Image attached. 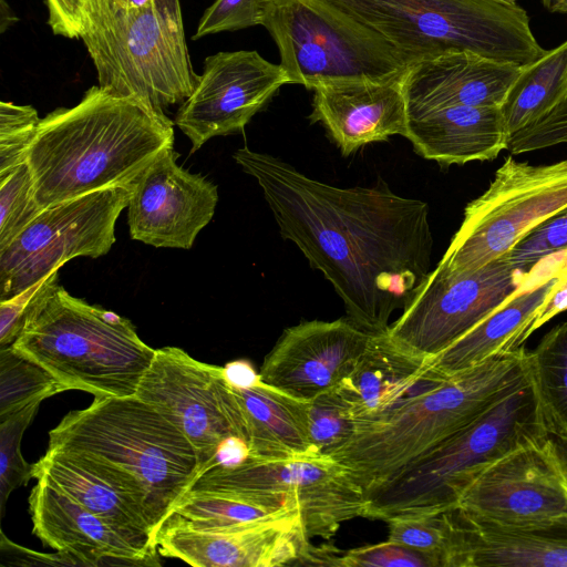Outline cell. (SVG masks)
I'll list each match as a JSON object with an SVG mask.
<instances>
[{
    "mask_svg": "<svg viewBox=\"0 0 567 567\" xmlns=\"http://www.w3.org/2000/svg\"><path fill=\"white\" fill-rule=\"evenodd\" d=\"M40 402L27 405L0 419V508L1 515L10 494L34 477V466L21 453L24 431L34 419Z\"/></svg>",
    "mask_w": 567,
    "mask_h": 567,
    "instance_id": "obj_35",
    "label": "cell"
},
{
    "mask_svg": "<svg viewBox=\"0 0 567 567\" xmlns=\"http://www.w3.org/2000/svg\"><path fill=\"white\" fill-rule=\"evenodd\" d=\"M543 6L554 13H567V0H542Z\"/></svg>",
    "mask_w": 567,
    "mask_h": 567,
    "instance_id": "obj_49",
    "label": "cell"
},
{
    "mask_svg": "<svg viewBox=\"0 0 567 567\" xmlns=\"http://www.w3.org/2000/svg\"><path fill=\"white\" fill-rule=\"evenodd\" d=\"M48 447L89 454L133 476L147 496L155 534L202 472L189 440L136 395L94 396L49 432Z\"/></svg>",
    "mask_w": 567,
    "mask_h": 567,
    "instance_id": "obj_5",
    "label": "cell"
},
{
    "mask_svg": "<svg viewBox=\"0 0 567 567\" xmlns=\"http://www.w3.org/2000/svg\"><path fill=\"white\" fill-rule=\"evenodd\" d=\"M565 310H567V270L558 277L544 303L539 307L525 338L527 339L534 331Z\"/></svg>",
    "mask_w": 567,
    "mask_h": 567,
    "instance_id": "obj_44",
    "label": "cell"
},
{
    "mask_svg": "<svg viewBox=\"0 0 567 567\" xmlns=\"http://www.w3.org/2000/svg\"><path fill=\"white\" fill-rule=\"evenodd\" d=\"M556 278L522 288L473 329L431 360L433 368L451 377L473 368L493 355L522 347L539 307Z\"/></svg>",
    "mask_w": 567,
    "mask_h": 567,
    "instance_id": "obj_28",
    "label": "cell"
},
{
    "mask_svg": "<svg viewBox=\"0 0 567 567\" xmlns=\"http://www.w3.org/2000/svg\"><path fill=\"white\" fill-rule=\"evenodd\" d=\"M43 280L9 299L0 300V348L11 347L19 337Z\"/></svg>",
    "mask_w": 567,
    "mask_h": 567,
    "instance_id": "obj_41",
    "label": "cell"
},
{
    "mask_svg": "<svg viewBox=\"0 0 567 567\" xmlns=\"http://www.w3.org/2000/svg\"><path fill=\"white\" fill-rule=\"evenodd\" d=\"M172 422L196 450L203 473L220 444L245 440L240 409L224 367L192 358L177 347L155 350L135 394Z\"/></svg>",
    "mask_w": 567,
    "mask_h": 567,
    "instance_id": "obj_14",
    "label": "cell"
},
{
    "mask_svg": "<svg viewBox=\"0 0 567 567\" xmlns=\"http://www.w3.org/2000/svg\"><path fill=\"white\" fill-rule=\"evenodd\" d=\"M567 208V159L533 165L508 156L488 188L467 204L439 267L478 269L504 257L543 221Z\"/></svg>",
    "mask_w": 567,
    "mask_h": 567,
    "instance_id": "obj_10",
    "label": "cell"
},
{
    "mask_svg": "<svg viewBox=\"0 0 567 567\" xmlns=\"http://www.w3.org/2000/svg\"><path fill=\"white\" fill-rule=\"evenodd\" d=\"M456 511L465 530V567H567V515L506 525Z\"/></svg>",
    "mask_w": 567,
    "mask_h": 567,
    "instance_id": "obj_26",
    "label": "cell"
},
{
    "mask_svg": "<svg viewBox=\"0 0 567 567\" xmlns=\"http://www.w3.org/2000/svg\"><path fill=\"white\" fill-rule=\"evenodd\" d=\"M224 372L230 385L239 389L251 388L257 384L261 378L248 360H235L224 367Z\"/></svg>",
    "mask_w": 567,
    "mask_h": 567,
    "instance_id": "obj_45",
    "label": "cell"
},
{
    "mask_svg": "<svg viewBox=\"0 0 567 567\" xmlns=\"http://www.w3.org/2000/svg\"><path fill=\"white\" fill-rule=\"evenodd\" d=\"M58 271L44 278L11 347L68 390L135 395L155 349L142 341L128 319L71 296L58 285Z\"/></svg>",
    "mask_w": 567,
    "mask_h": 567,
    "instance_id": "obj_4",
    "label": "cell"
},
{
    "mask_svg": "<svg viewBox=\"0 0 567 567\" xmlns=\"http://www.w3.org/2000/svg\"><path fill=\"white\" fill-rule=\"evenodd\" d=\"M528 362L548 433L567 437V322L544 336Z\"/></svg>",
    "mask_w": 567,
    "mask_h": 567,
    "instance_id": "obj_32",
    "label": "cell"
},
{
    "mask_svg": "<svg viewBox=\"0 0 567 567\" xmlns=\"http://www.w3.org/2000/svg\"><path fill=\"white\" fill-rule=\"evenodd\" d=\"M188 492L282 497L299 511L309 539H330L342 523L365 517L368 507L362 487L341 464L324 455L281 461L248 457L235 466L213 464Z\"/></svg>",
    "mask_w": 567,
    "mask_h": 567,
    "instance_id": "obj_11",
    "label": "cell"
},
{
    "mask_svg": "<svg viewBox=\"0 0 567 567\" xmlns=\"http://www.w3.org/2000/svg\"><path fill=\"white\" fill-rule=\"evenodd\" d=\"M343 567H436L427 555L393 540L367 545L341 553Z\"/></svg>",
    "mask_w": 567,
    "mask_h": 567,
    "instance_id": "obj_40",
    "label": "cell"
},
{
    "mask_svg": "<svg viewBox=\"0 0 567 567\" xmlns=\"http://www.w3.org/2000/svg\"><path fill=\"white\" fill-rule=\"evenodd\" d=\"M285 84L290 80L280 63L269 62L257 51L215 53L206 58L174 124L189 138L194 153L213 137L243 131Z\"/></svg>",
    "mask_w": 567,
    "mask_h": 567,
    "instance_id": "obj_15",
    "label": "cell"
},
{
    "mask_svg": "<svg viewBox=\"0 0 567 567\" xmlns=\"http://www.w3.org/2000/svg\"><path fill=\"white\" fill-rule=\"evenodd\" d=\"M33 466L35 478L47 480L93 513L154 540L147 496L130 474L89 454L53 447Z\"/></svg>",
    "mask_w": 567,
    "mask_h": 567,
    "instance_id": "obj_22",
    "label": "cell"
},
{
    "mask_svg": "<svg viewBox=\"0 0 567 567\" xmlns=\"http://www.w3.org/2000/svg\"><path fill=\"white\" fill-rule=\"evenodd\" d=\"M388 334H371L351 373L337 386L351 404L355 426L391 412L449 377Z\"/></svg>",
    "mask_w": 567,
    "mask_h": 567,
    "instance_id": "obj_24",
    "label": "cell"
},
{
    "mask_svg": "<svg viewBox=\"0 0 567 567\" xmlns=\"http://www.w3.org/2000/svg\"><path fill=\"white\" fill-rule=\"evenodd\" d=\"M1 556H7L10 560L3 565L21 566H78L75 559L68 553L59 551L54 554H44L24 548L9 540L1 532ZM2 565V566H3Z\"/></svg>",
    "mask_w": 567,
    "mask_h": 567,
    "instance_id": "obj_43",
    "label": "cell"
},
{
    "mask_svg": "<svg viewBox=\"0 0 567 567\" xmlns=\"http://www.w3.org/2000/svg\"><path fill=\"white\" fill-rule=\"evenodd\" d=\"M299 515L229 528L161 526L158 554L196 567L302 565L312 545Z\"/></svg>",
    "mask_w": 567,
    "mask_h": 567,
    "instance_id": "obj_20",
    "label": "cell"
},
{
    "mask_svg": "<svg viewBox=\"0 0 567 567\" xmlns=\"http://www.w3.org/2000/svg\"><path fill=\"white\" fill-rule=\"evenodd\" d=\"M174 122L140 101L100 85L72 107L41 118L27 164L39 205L50 206L134 183L173 147Z\"/></svg>",
    "mask_w": 567,
    "mask_h": 567,
    "instance_id": "obj_2",
    "label": "cell"
},
{
    "mask_svg": "<svg viewBox=\"0 0 567 567\" xmlns=\"http://www.w3.org/2000/svg\"><path fill=\"white\" fill-rule=\"evenodd\" d=\"M233 157L258 183L281 237L330 281L349 320L370 334L385 333L392 313L431 272L427 204L386 185L332 186L248 147Z\"/></svg>",
    "mask_w": 567,
    "mask_h": 567,
    "instance_id": "obj_1",
    "label": "cell"
},
{
    "mask_svg": "<svg viewBox=\"0 0 567 567\" xmlns=\"http://www.w3.org/2000/svg\"><path fill=\"white\" fill-rule=\"evenodd\" d=\"M405 137L424 158L441 164L494 159L509 136L499 106H450L408 117Z\"/></svg>",
    "mask_w": 567,
    "mask_h": 567,
    "instance_id": "obj_25",
    "label": "cell"
},
{
    "mask_svg": "<svg viewBox=\"0 0 567 567\" xmlns=\"http://www.w3.org/2000/svg\"><path fill=\"white\" fill-rule=\"evenodd\" d=\"M520 68L470 51L421 60L402 79L408 117L450 106L501 107Z\"/></svg>",
    "mask_w": 567,
    "mask_h": 567,
    "instance_id": "obj_23",
    "label": "cell"
},
{
    "mask_svg": "<svg viewBox=\"0 0 567 567\" xmlns=\"http://www.w3.org/2000/svg\"><path fill=\"white\" fill-rule=\"evenodd\" d=\"M369 27L413 64L450 51H470L524 66L545 49L527 12L502 0H327Z\"/></svg>",
    "mask_w": 567,
    "mask_h": 567,
    "instance_id": "obj_8",
    "label": "cell"
},
{
    "mask_svg": "<svg viewBox=\"0 0 567 567\" xmlns=\"http://www.w3.org/2000/svg\"><path fill=\"white\" fill-rule=\"evenodd\" d=\"M567 97V40L520 68L501 105L508 136L544 117Z\"/></svg>",
    "mask_w": 567,
    "mask_h": 567,
    "instance_id": "obj_29",
    "label": "cell"
},
{
    "mask_svg": "<svg viewBox=\"0 0 567 567\" xmlns=\"http://www.w3.org/2000/svg\"><path fill=\"white\" fill-rule=\"evenodd\" d=\"M370 336L349 319L301 322L282 332L264 360L260 378L311 401L336 389L351 373Z\"/></svg>",
    "mask_w": 567,
    "mask_h": 567,
    "instance_id": "obj_19",
    "label": "cell"
},
{
    "mask_svg": "<svg viewBox=\"0 0 567 567\" xmlns=\"http://www.w3.org/2000/svg\"><path fill=\"white\" fill-rule=\"evenodd\" d=\"M134 183L104 188L45 208L0 250V300L9 299L75 257L106 255Z\"/></svg>",
    "mask_w": 567,
    "mask_h": 567,
    "instance_id": "obj_12",
    "label": "cell"
},
{
    "mask_svg": "<svg viewBox=\"0 0 567 567\" xmlns=\"http://www.w3.org/2000/svg\"><path fill=\"white\" fill-rule=\"evenodd\" d=\"M262 27L290 84L402 79L413 63L382 35L327 0H267Z\"/></svg>",
    "mask_w": 567,
    "mask_h": 567,
    "instance_id": "obj_9",
    "label": "cell"
},
{
    "mask_svg": "<svg viewBox=\"0 0 567 567\" xmlns=\"http://www.w3.org/2000/svg\"><path fill=\"white\" fill-rule=\"evenodd\" d=\"M545 271L549 278H558L567 270V249L558 254L550 255L543 260Z\"/></svg>",
    "mask_w": 567,
    "mask_h": 567,
    "instance_id": "obj_47",
    "label": "cell"
},
{
    "mask_svg": "<svg viewBox=\"0 0 567 567\" xmlns=\"http://www.w3.org/2000/svg\"><path fill=\"white\" fill-rule=\"evenodd\" d=\"M554 441L555 450L567 478V437L550 434Z\"/></svg>",
    "mask_w": 567,
    "mask_h": 567,
    "instance_id": "obj_48",
    "label": "cell"
},
{
    "mask_svg": "<svg viewBox=\"0 0 567 567\" xmlns=\"http://www.w3.org/2000/svg\"><path fill=\"white\" fill-rule=\"evenodd\" d=\"M43 210L35 198L27 163L0 179V250L8 247Z\"/></svg>",
    "mask_w": 567,
    "mask_h": 567,
    "instance_id": "obj_36",
    "label": "cell"
},
{
    "mask_svg": "<svg viewBox=\"0 0 567 567\" xmlns=\"http://www.w3.org/2000/svg\"><path fill=\"white\" fill-rule=\"evenodd\" d=\"M41 118L30 105L0 103V179L27 162Z\"/></svg>",
    "mask_w": 567,
    "mask_h": 567,
    "instance_id": "obj_37",
    "label": "cell"
},
{
    "mask_svg": "<svg viewBox=\"0 0 567 567\" xmlns=\"http://www.w3.org/2000/svg\"><path fill=\"white\" fill-rule=\"evenodd\" d=\"M173 147L161 152L134 182L127 206L131 238L154 247L189 249L212 220L217 186L177 164Z\"/></svg>",
    "mask_w": 567,
    "mask_h": 567,
    "instance_id": "obj_17",
    "label": "cell"
},
{
    "mask_svg": "<svg viewBox=\"0 0 567 567\" xmlns=\"http://www.w3.org/2000/svg\"><path fill=\"white\" fill-rule=\"evenodd\" d=\"M567 249V208L539 224L504 257L517 270L528 274L544 258Z\"/></svg>",
    "mask_w": 567,
    "mask_h": 567,
    "instance_id": "obj_38",
    "label": "cell"
},
{
    "mask_svg": "<svg viewBox=\"0 0 567 567\" xmlns=\"http://www.w3.org/2000/svg\"><path fill=\"white\" fill-rule=\"evenodd\" d=\"M532 378L367 494L365 518L456 508L466 487L508 453L548 435Z\"/></svg>",
    "mask_w": 567,
    "mask_h": 567,
    "instance_id": "obj_6",
    "label": "cell"
},
{
    "mask_svg": "<svg viewBox=\"0 0 567 567\" xmlns=\"http://www.w3.org/2000/svg\"><path fill=\"white\" fill-rule=\"evenodd\" d=\"M250 457L281 461L319 456L309 437L310 401L260 380L251 388L233 386Z\"/></svg>",
    "mask_w": 567,
    "mask_h": 567,
    "instance_id": "obj_27",
    "label": "cell"
},
{
    "mask_svg": "<svg viewBox=\"0 0 567 567\" xmlns=\"http://www.w3.org/2000/svg\"><path fill=\"white\" fill-rule=\"evenodd\" d=\"M463 513L517 525L567 515V478L550 434L508 453L463 492Z\"/></svg>",
    "mask_w": 567,
    "mask_h": 567,
    "instance_id": "obj_16",
    "label": "cell"
},
{
    "mask_svg": "<svg viewBox=\"0 0 567 567\" xmlns=\"http://www.w3.org/2000/svg\"><path fill=\"white\" fill-rule=\"evenodd\" d=\"M527 275L505 257L462 272L436 266L386 332L401 348L433 359L512 298Z\"/></svg>",
    "mask_w": 567,
    "mask_h": 567,
    "instance_id": "obj_13",
    "label": "cell"
},
{
    "mask_svg": "<svg viewBox=\"0 0 567 567\" xmlns=\"http://www.w3.org/2000/svg\"><path fill=\"white\" fill-rule=\"evenodd\" d=\"M354 430L351 404L337 388L310 401L309 437L318 454L331 456L351 439Z\"/></svg>",
    "mask_w": 567,
    "mask_h": 567,
    "instance_id": "obj_34",
    "label": "cell"
},
{
    "mask_svg": "<svg viewBox=\"0 0 567 567\" xmlns=\"http://www.w3.org/2000/svg\"><path fill=\"white\" fill-rule=\"evenodd\" d=\"M389 540L431 557L436 567H465L466 538L456 508L386 520Z\"/></svg>",
    "mask_w": 567,
    "mask_h": 567,
    "instance_id": "obj_31",
    "label": "cell"
},
{
    "mask_svg": "<svg viewBox=\"0 0 567 567\" xmlns=\"http://www.w3.org/2000/svg\"><path fill=\"white\" fill-rule=\"evenodd\" d=\"M502 1L507 2V3H511V4H515V3H517V2H516V0H502Z\"/></svg>",
    "mask_w": 567,
    "mask_h": 567,
    "instance_id": "obj_50",
    "label": "cell"
},
{
    "mask_svg": "<svg viewBox=\"0 0 567 567\" xmlns=\"http://www.w3.org/2000/svg\"><path fill=\"white\" fill-rule=\"evenodd\" d=\"M402 79L342 81L318 86L313 90L310 118L326 127L346 156L392 135L405 137L408 110Z\"/></svg>",
    "mask_w": 567,
    "mask_h": 567,
    "instance_id": "obj_21",
    "label": "cell"
},
{
    "mask_svg": "<svg viewBox=\"0 0 567 567\" xmlns=\"http://www.w3.org/2000/svg\"><path fill=\"white\" fill-rule=\"evenodd\" d=\"M266 4L267 0H216L202 16L192 39L261 25Z\"/></svg>",
    "mask_w": 567,
    "mask_h": 567,
    "instance_id": "obj_39",
    "label": "cell"
},
{
    "mask_svg": "<svg viewBox=\"0 0 567 567\" xmlns=\"http://www.w3.org/2000/svg\"><path fill=\"white\" fill-rule=\"evenodd\" d=\"M52 32L70 39L80 38L85 23L89 0H45Z\"/></svg>",
    "mask_w": 567,
    "mask_h": 567,
    "instance_id": "obj_42",
    "label": "cell"
},
{
    "mask_svg": "<svg viewBox=\"0 0 567 567\" xmlns=\"http://www.w3.org/2000/svg\"><path fill=\"white\" fill-rule=\"evenodd\" d=\"M530 377L522 346L449 377L391 412L355 426L330 457L365 495L414 460L466 426Z\"/></svg>",
    "mask_w": 567,
    "mask_h": 567,
    "instance_id": "obj_3",
    "label": "cell"
},
{
    "mask_svg": "<svg viewBox=\"0 0 567 567\" xmlns=\"http://www.w3.org/2000/svg\"><path fill=\"white\" fill-rule=\"evenodd\" d=\"M296 515H299V511L280 497L249 498L187 492L161 526L229 528Z\"/></svg>",
    "mask_w": 567,
    "mask_h": 567,
    "instance_id": "obj_30",
    "label": "cell"
},
{
    "mask_svg": "<svg viewBox=\"0 0 567 567\" xmlns=\"http://www.w3.org/2000/svg\"><path fill=\"white\" fill-rule=\"evenodd\" d=\"M64 391L42 365L12 347L0 348V419Z\"/></svg>",
    "mask_w": 567,
    "mask_h": 567,
    "instance_id": "obj_33",
    "label": "cell"
},
{
    "mask_svg": "<svg viewBox=\"0 0 567 567\" xmlns=\"http://www.w3.org/2000/svg\"><path fill=\"white\" fill-rule=\"evenodd\" d=\"M37 481L29 512L43 544L70 554L78 566L161 565L152 537L93 513L44 478Z\"/></svg>",
    "mask_w": 567,
    "mask_h": 567,
    "instance_id": "obj_18",
    "label": "cell"
},
{
    "mask_svg": "<svg viewBox=\"0 0 567 567\" xmlns=\"http://www.w3.org/2000/svg\"><path fill=\"white\" fill-rule=\"evenodd\" d=\"M248 457H250V450L247 442L241 437L230 436L220 444L214 464L235 466Z\"/></svg>",
    "mask_w": 567,
    "mask_h": 567,
    "instance_id": "obj_46",
    "label": "cell"
},
{
    "mask_svg": "<svg viewBox=\"0 0 567 567\" xmlns=\"http://www.w3.org/2000/svg\"><path fill=\"white\" fill-rule=\"evenodd\" d=\"M97 81L165 114L194 91V72L185 40L179 0H152L141 9L120 0H89L80 37Z\"/></svg>",
    "mask_w": 567,
    "mask_h": 567,
    "instance_id": "obj_7",
    "label": "cell"
}]
</instances>
